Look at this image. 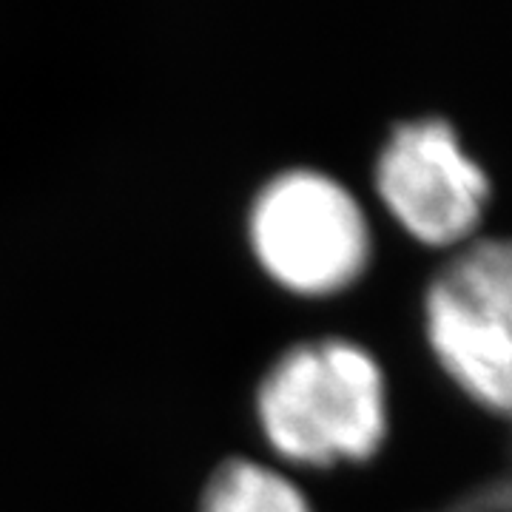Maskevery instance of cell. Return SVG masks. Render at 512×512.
Segmentation results:
<instances>
[{
  "instance_id": "1",
  "label": "cell",
  "mask_w": 512,
  "mask_h": 512,
  "mask_svg": "<svg viewBox=\"0 0 512 512\" xmlns=\"http://www.w3.org/2000/svg\"><path fill=\"white\" fill-rule=\"evenodd\" d=\"M256 419L276 453L299 464L373 456L387 433L382 365L342 336L296 342L256 387Z\"/></svg>"
},
{
  "instance_id": "2",
  "label": "cell",
  "mask_w": 512,
  "mask_h": 512,
  "mask_svg": "<svg viewBox=\"0 0 512 512\" xmlns=\"http://www.w3.org/2000/svg\"><path fill=\"white\" fill-rule=\"evenodd\" d=\"M256 262L282 288L328 296L370 262L373 234L362 202L319 168H288L256 191L248 211Z\"/></svg>"
},
{
  "instance_id": "3",
  "label": "cell",
  "mask_w": 512,
  "mask_h": 512,
  "mask_svg": "<svg viewBox=\"0 0 512 512\" xmlns=\"http://www.w3.org/2000/svg\"><path fill=\"white\" fill-rule=\"evenodd\" d=\"M424 325L441 367L512 413V237L473 239L450 256L427 285Z\"/></svg>"
},
{
  "instance_id": "4",
  "label": "cell",
  "mask_w": 512,
  "mask_h": 512,
  "mask_svg": "<svg viewBox=\"0 0 512 512\" xmlns=\"http://www.w3.org/2000/svg\"><path fill=\"white\" fill-rule=\"evenodd\" d=\"M376 191L407 234L427 245H456L481 222L490 177L450 120L413 117L384 140Z\"/></svg>"
},
{
  "instance_id": "5",
  "label": "cell",
  "mask_w": 512,
  "mask_h": 512,
  "mask_svg": "<svg viewBox=\"0 0 512 512\" xmlns=\"http://www.w3.org/2000/svg\"><path fill=\"white\" fill-rule=\"evenodd\" d=\"M197 512H316L311 498L276 467L234 456L217 464L200 493Z\"/></svg>"
}]
</instances>
